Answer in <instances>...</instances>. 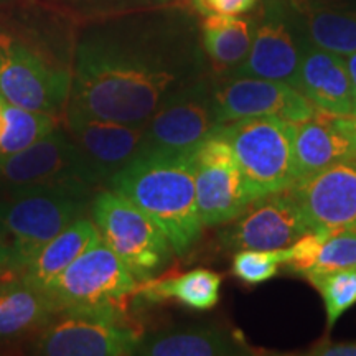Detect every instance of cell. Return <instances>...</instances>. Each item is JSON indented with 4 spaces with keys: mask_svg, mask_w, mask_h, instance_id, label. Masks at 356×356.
Instances as JSON below:
<instances>
[{
    "mask_svg": "<svg viewBox=\"0 0 356 356\" xmlns=\"http://www.w3.org/2000/svg\"><path fill=\"white\" fill-rule=\"evenodd\" d=\"M186 81L180 58L150 47L126 19L102 20L78 42L66 111L144 126Z\"/></svg>",
    "mask_w": 356,
    "mask_h": 356,
    "instance_id": "obj_1",
    "label": "cell"
},
{
    "mask_svg": "<svg viewBox=\"0 0 356 356\" xmlns=\"http://www.w3.org/2000/svg\"><path fill=\"white\" fill-rule=\"evenodd\" d=\"M167 236L177 256H185L202 238L203 222L195 190L191 154H144L108 181Z\"/></svg>",
    "mask_w": 356,
    "mask_h": 356,
    "instance_id": "obj_2",
    "label": "cell"
},
{
    "mask_svg": "<svg viewBox=\"0 0 356 356\" xmlns=\"http://www.w3.org/2000/svg\"><path fill=\"white\" fill-rule=\"evenodd\" d=\"M89 202L70 191L35 190L0 198V279L20 275Z\"/></svg>",
    "mask_w": 356,
    "mask_h": 356,
    "instance_id": "obj_3",
    "label": "cell"
},
{
    "mask_svg": "<svg viewBox=\"0 0 356 356\" xmlns=\"http://www.w3.org/2000/svg\"><path fill=\"white\" fill-rule=\"evenodd\" d=\"M211 134L229 144L252 202L296 184L293 122L279 115H256L220 124Z\"/></svg>",
    "mask_w": 356,
    "mask_h": 356,
    "instance_id": "obj_4",
    "label": "cell"
},
{
    "mask_svg": "<svg viewBox=\"0 0 356 356\" xmlns=\"http://www.w3.org/2000/svg\"><path fill=\"white\" fill-rule=\"evenodd\" d=\"M96 186L97 181L78 147L60 126L20 152L0 157V191L3 195L55 190L89 198Z\"/></svg>",
    "mask_w": 356,
    "mask_h": 356,
    "instance_id": "obj_5",
    "label": "cell"
},
{
    "mask_svg": "<svg viewBox=\"0 0 356 356\" xmlns=\"http://www.w3.org/2000/svg\"><path fill=\"white\" fill-rule=\"evenodd\" d=\"M92 221L102 241L126 264L137 282L157 277L175 254L162 229L113 190L102 191L95 198Z\"/></svg>",
    "mask_w": 356,
    "mask_h": 356,
    "instance_id": "obj_6",
    "label": "cell"
},
{
    "mask_svg": "<svg viewBox=\"0 0 356 356\" xmlns=\"http://www.w3.org/2000/svg\"><path fill=\"white\" fill-rule=\"evenodd\" d=\"M73 71L24 40L0 33V97L10 104L60 115L68 106Z\"/></svg>",
    "mask_w": 356,
    "mask_h": 356,
    "instance_id": "obj_7",
    "label": "cell"
},
{
    "mask_svg": "<svg viewBox=\"0 0 356 356\" xmlns=\"http://www.w3.org/2000/svg\"><path fill=\"white\" fill-rule=\"evenodd\" d=\"M139 282L102 238L43 289L58 314L124 302Z\"/></svg>",
    "mask_w": 356,
    "mask_h": 356,
    "instance_id": "obj_8",
    "label": "cell"
},
{
    "mask_svg": "<svg viewBox=\"0 0 356 356\" xmlns=\"http://www.w3.org/2000/svg\"><path fill=\"white\" fill-rule=\"evenodd\" d=\"M218 126L213 88L204 79L186 81L144 124L142 154H191Z\"/></svg>",
    "mask_w": 356,
    "mask_h": 356,
    "instance_id": "obj_9",
    "label": "cell"
},
{
    "mask_svg": "<svg viewBox=\"0 0 356 356\" xmlns=\"http://www.w3.org/2000/svg\"><path fill=\"white\" fill-rule=\"evenodd\" d=\"M195 190L204 228L233 221L252 203L228 142L210 134L193 152Z\"/></svg>",
    "mask_w": 356,
    "mask_h": 356,
    "instance_id": "obj_10",
    "label": "cell"
},
{
    "mask_svg": "<svg viewBox=\"0 0 356 356\" xmlns=\"http://www.w3.org/2000/svg\"><path fill=\"white\" fill-rule=\"evenodd\" d=\"M35 343V353L48 356L136 355L142 333L121 320L86 312H63Z\"/></svg>",
    "mask_w": 356,
    "mask_h": 356,
    "instance_id": "obj_11",
    "label": "cell"
},
{
    "mask_svg": "<svg viewBox=\"0 0 356 356\" xmlns=\"http://www.w3.org/2000/svg\"><path fill=\"white\" fill-rule=\"evenodd\" d=\"M289 190L310 231H356V157L300 178Z\"/></svg>",
    "mask_w": 356,
    "mask_h": 356,
    "instance_id": "obj_12",
    "label": "cell"
},
{
    "mask_svg": "<svg viewBox=\"0 0 356 356\" xmlns=\"http://www.w3.org/2000/svg\"><path fill=\"white\" fill-rule=\"evenodd\" d=\"M213 99L218 126L256 115H279L302 122L320 113L299 89L286 83L234 74L213 88Z\"/></svg>",
    "mask_w": 356,
    "mask_h": 356,
    "instance_id": "obj_13",
    "label": "cell"
},
{
    "mask_svg": "<svg viewBox=\"0 0 356 356\" xmlns=\"http://www.w3.org/2000/svg\"><path fill=\"white\" fill-rule=\"evenodd\" d=\"M221 229L222 248L270 251L291 246L309 229L291 190L257 198L236 220Z\"/></svg>",
    "mask_w": 356,
    "mask_h": 356,
    "instance_id": "obj_14",
    "label": "cell"
},
{
    "mask_svg": "<svg viewBox=\"0 0 356 356\" xmlns=\"http://www.w3.org/2000/svg\"><path fill=\"white\" fill-rule=\"evenodd\" d=\"M66 132L78 147L97 185L108 184L115 173L140 157L144 126H131L66 111Z\"/></svg>",
    "mask_w": 356,
    "mask_h": 356,
    "instance_id": "obj_15",
    "label": "cell"
},
{
    "mask_svg": "<svg viewBox=\"0 0 356 356\" xmlns=\"http://www.w3.org/2000/svg\"><path fill=\"white\" fill-rule=\"evenodd\" d=\"M300 56L302 40L287 19L280 0H273L262 12L259 24H256L246 60L233 74L280 81L297 89Z\"/></svg>",
    "mask_w": 356,
    "mask_h": 356,
    "instance_id": "obj_16",
    "label": "cell"
},
{
    "mask_svg": "<svg viewBox=\"0 0 356 356\" xmlns=\"http://www.w3.org/2000/svg\"><path fill=\"white\" fill-rule=\"evenodd\" d=\"M302 42L348 56L356 51V0H280Z\"/></svg>",
    "mask_w": 356,
    "mask_h": 356,
    "instance_id": "obj_17",
    "label": "cell"
},
{
    "mask_svg": "<svg viewBox=\"0 0 356 356\" xmlns=\"http://www.w3.org/2000/svg\"><path fill=\"white\" fill-rule=\"evenodd\" d=\"M297 89L320 113L353 115V92L345 56L302 42Z\"/></svg>",
    "mask_w": 356,
    "mask_h": 356,
    "instance_id": "obj_18",
    "label": "cell"
},
{
    "mask_svg": "<svg viewBox=\"0 0 356 356\" xmlns=\"http://www.w3.org/2000/svg\"><path fill=\"white\" fill-rule=\"evenodd\" d=\"M251 353L243 337L221 325H198L152 333L142 337L136 350V355L145 356H236Z\"/></svg>",
    "mask_w": 356,
    "mask_h": 356,
    "instance_id": "obj_19",
    "label": "cell"
},
{
    "mask_svg": "<svg viewBox=\"0 0 356 356\" xmlns=\"http://www.w3.org/2000/svg\"><path fill=\"white\" fill-rule=\"evenodd\" d=\"M353 157H356L353 145L335 126L332 114L318 113L309 121L293 122L296 181Z\"/></svg>",
    "mask_w": 356,
    "mask_h": 356,
    "instance_id": "obj_20",
    "label": "cell"
},
{
    "mask_svg": "<svg viewBox=\"0 0 356 356\" xmlns=\"http://www.w3.org/2000/svg\"><path fill=\"white\" fill-rule=\"evenodd\" d=\"M58 314L50 297L20 275L0 280V341L50 325Z\"/></svg>",
    "mask_w": 356,
    "mask_h": 356,
    "instance_id": "obj_21",
    "label": "cell"
},
{
    "mask_svg": "<svg viewBox=\"0 0 356 356\" xmlns=\"http://www.w3.org/2000/svg\"><path fill=\"white\" fill-rule=\"evenodd\" d=\"M101 239L96 222L76 218L42 248L35 259L26 266L20 277L32 286L43 289L60 275L71 262Z\"/></svg>",
    "mask_w": 356,
    "mask_h": 356,
    "instance_id": "obj_22",
    "label": "cell"
},
{
    "mask_svg": "<svg viewBox=\"0 0 356 356\" xmlns=\"http://www.w3.org/2000/svg\"><path fill=\"white\" fill-rule=\"evenodd\" d=\"M256 22L248 17L211 13L203 20V47L218 74H228L246 60Z\"/></svg>",
    "mask_w": 356,
    "mask_h": 356,
    "instance_id": "obj_23",
    "label": "cell"
},
{
    "mask_svg": "<svg viewBox=\"0 0 356 356\" xmlns=\"http://www.w3.org/2000/svg\"><path fill=\"white\" fill-rule=\"evenodd\" d=\"M222 277L210 269H193L180 275L154 277L139 282L136 293L145 300H177L190 310H211L220 300ZM134 293V296H136Z\"/></svg>",
    "mask_w": 356,
    "mask_h": 356,
    "instance_id": "obj_24",
    "label": "cell"
},
{
    "mask_svg": "<svg viewBox=\"0 0 356 356\" xmlns=\"http://www.w3.org/2000/svg\"><path fill=\"white\" fill-rule=\"evenodd\" d=\"M6 129L0 136V157L12 155L33 145L60 126L56 115L30 111L3 99Z\"/></svg>",
    "mask_w": 356,
    "mask_h": 356,
    "instance_id": "obj_25",
    "label": "cell"
},
{
    "mask_svg": "<svg viewBox=\"0 0 356 356\" xmlns=\"http://www.w3.org/2000/svg\"><path fill=\"white\" fill-rule=\"evenodd\" d=\"M305 277L322 296L327 314V330H332L338 318L356 304V267L325 274H309Z\"/></svg>",
    "mask_w": 356,
    "mask_h": 356,
    "instance_id": "obj_26",
    "label": "cell"
},
{
    "mask_svg": "<svg viewBox=\"0 0 356 356\" xmlns=\"http://www.w3.org/2000/svg\"><path fill=\"white\" fill-rule=\"evenodd\" d=\"M286 262V248L257 251L243 249L234 256L231 274L244 286H259L277 274L279 266Z\"/></svg>",
    "mask_w": 356,
    "mask_h": 356,
    "instance_id": "obj_27",
    "label": "cell"
},
{
    "mask_svg": "<svg viewBox=\"0 0 356 356\" xmlns=\"http://www.w3.org/2000/svg\"><path fill=\"white\" fill-rule=\"evenodd\" d=\"M353 267H356V231H338L325 238L317 264L309 274H325Z\"/></svg>",
    "mask_w": 356,
    "mask_h": 356,
    "instance_id": "obj_28",
    "label": "cell"
},
{
    "mask_svg": "<svg viewBox=\"0 0 356 356\" xmlns=\"http://www.w3.org/2000/svg\"><path fill=\"white\" fill-rule=\"evenodd\" d=\"M328 234L317 233V231H307L297 241L286 248V262L284 266L296 274H309L317 264L320 248Z\"/></svg>",
    "mask_w": 356,
    "mask_h": 356,
    "instance_id": "obj_29",
    "label": "cell"
},
{
    "mask_svg": "<svg viewBox=\"0 0 356 356\" xmlns=\"http://www.w3.org/2000/svg\"><path fill=\"white\" fill-rule=\"evenodd\" d=\"M195 7L203 15H241L256 7L257 0H193Z\"/></svg>",
    "mask_w": 356,
    "mask_h": 356,
    "instance_id": "obj_30",
    "label": "cell"
},
{
    "mask_svg": "<svg viewBox=\"0 0 356 356\" xmlns=\"http://www.w3.org/2000/svg\"><path fill=\"white\" fill-rule=\"evenodd\" d=\"M305 355L317 356H356V341H346V343H332V341H322L315 345Z\"/></svg>",
    "mask_w": 356,
    "mask_h": 356,
    "instance_id": "obj_31",
    "label": "cell"
},
{
    "mask_svg": "<svg viewBox=\"0 0 356 356\" xmlns=\"http://www.w3.org/2000/svg\"><path fill=\"white\" fill-rule=\"evenodd\" d=\"M78 2L88 3L91 8H119L122 6H132V3H160L167 0H78Z\"/></svg>",
    "mask_w": 356,
    "mask_h": 356,
    "instance_id": "obj_32",
    "label": "cell"
},
{
    "mask_svg": "<svg viewBox=\"0 0 356 356\" xmlns=\"http://www.w3.org/2000/svg\"><path fill=\"white\" fill-rule=\"evenodd\" d=\"M335 126L348 137L356 152V115H332Z\"/></svg>",
    "mask_w": 356,
    "mask_h": 356,
    "instance_id": "obj_33",
    "label": "cell"
},
{
    "mask_svg": "<svg viewBox=\"0 0 356 356\" xmlns=\"http://www.w3.org/2000/svg\"><path fill=\"white\" fill-rule=\"evenodd\" d=\"M345 63L350 74L351 92H353V115H356V51L351 53L348 56H345Z\"/></svg>",
    "mask_w": 356,
    "mask_h": 356,
    "instance_id": "obj_34",
    "label": "cell"
},
{
    "mask_svg": "<svg viewBox=\"0 0 356 356\" xmlns=\"http://www.w3.org/2000/svg\"><path fill=\"white\" fill-rule=\"evenodd\" d=\"M3 129H6V115H3V99L0 97V136H2Z\"/></svg>",
    "mask_w": 356,
    "mask_h": 356,
    "instance_id": "obj_35",
    "label": "cell"
}]
</instances>
